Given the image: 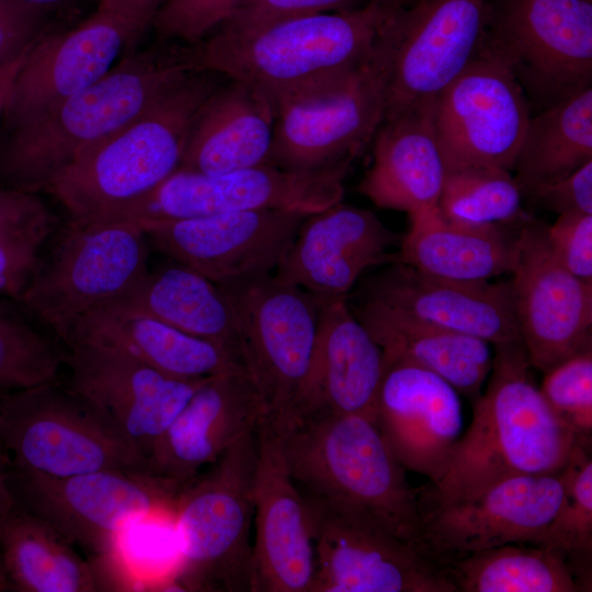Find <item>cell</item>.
<instances>
[{
  "mask_svg": "<svg viewBox=\"0 0 592 592\" xmlns=\"http://www.w3.org/2000/svg\"><path fill=\"white\" fill-rule=\"evenodd\" d=\"M435 103L386 116L378 127L373 163L358 187L376 206L409 217L439 207L446 170L435 133Z\"/></svg>",
  "mask_w": 592,
  "mask_h": 592,
  "instance_id": "cell-29",
  "label": "cell"
},
{
  "mask_svg": "<svg viewBox=\"0 0 592 592\" xmlns=\"http://www.w3.org/2000/svg\"><path fill=\"white\" fill-rule=\"evenodd\" d=\"M276 431L291 476L303 491L363 509L425 551L419 493L374 418L329 415Z\"/></svg>",
  "mask_w": 592,
  "mask_h": 592,
  "instance_id": "cell-5",
  "label": "cell"
},
{
  "mask_svg": "<svg viewBox=\"0 0 592 592\" xmlns=\"http://www.w3.org/2000/svg\"><path fill=\"white\" fill-rule=\"evenodd\" d=\"M592 160V87L531 116L513 170L522 193Z\"/></svg>",
  "mask_w": 592,
  "mask_h": 592,
  "instance_id": "cell-35",
  "label": "cell"
},
{
  "mask_svg": "<svg viewBox=\"0 0 592 592\" xmlns=\"http://www.w3.org/2000/svg\"><path fill=\"white\" fill-rule=\"evenodd\" d=\"M11 455L0 439V530L16 501L10 486Z\"/></svg>",
  "mask_w": 592,
  "mask_h": 592,
  "instance_id": "cell-48",
  "label": "cell"
},
{
  "mask_svg": "<svg viewBox=\"0 0 592 592\" xmlns=\"http://www.w3.org/2000/svg\"><path fill=\"white\" fill-rule=\"evenodd\" d=\"M129 33L113 13L98 9L62 32H47L20 65L1 118L0 129L34 121L49 109L91 86L129 53Z\"/></svg>",
  "mask_w": 592,
  "mask_h": 592,
  "instance_id": "cell-21",
  "label": "cell"
},
{
  "mask_svg": "<svg viewBox=\"0 0 592 592\" xmlns=\"http://www.w3.org/2000/svg\"><path fill=\"white\" fill-rule=\"evenodd\" d=\"M522 194L510 170L469 167L446 171L439 209L446 218L459 221L512 224L526 215L522 210Z\"/></svg>",
  "mask_w": 592,
  "mask_h": 592,
  "instance_id": "cell-40",
  "label": "cell"
},
{
  "mask_svg": "<svg viewBox=\"0 0 592 592\" xmlns=\"http://www.w3.org/2000/svg\"><path fill=\"white\" fill-rule=\"evenodd\" d=\"M189 72L178 43L157 42L124 55L100 80L39 117L0 129V185L46 194L84 150L129 123Z\"/></svg>",
  "mask_w": 592,
  "mask_h": 592,
  "instance_id": "cell-2",
  "label": "cell"
},
{
  "mask_svg": "<svg viewBox=\"0 0 592 592\" xmlns=\"http://www.w3.org/2000/svg\"><path fill=\"white\" fill-rule=\"evenodd\" d=\"M457 592H582L563 554L546 546L512 543L444 565Z\"/></svg>",
  "mask_w": 592,
  "mask_h": 592,
  "instance_id": "cell-36",
  "label": "cell"
},
{
  "mask_svg": "<svg viewBox=\"0 0 592 592\" xmlns=\"http://www.w3.org/2000/svg\"><path fill=\"white\" fill-rule=\"evenodd\" d=\"M301 493L315 549L312 592H457L442 565L369 512Z\"/></svg>",
  "mask_w": 592,
  "mask_h": 592,
  "instance_id": "cell-11",
  "label": "cell"
},
{
  "mask_svg": "<svg viewBox=\"0 0 592 592\" xmlns=\"http://www.w3.org/2000/svg\"><path fill=\"white\" fill-rule=\"evenodd\" d=\"M41 517L18 503L0 530V553L12 591L95 592L91 562Z\"/></svg>",
  "mask_w": 592,
  "mask_h": 592,
  "instance_id": "cell-34",
  "label": "cell"
},
{
  "mask_svg": "<svg viewBox=\"0 0 592 592\" xmlns=\"http://www.w3.org/2000/svg\"><path fill=\"white\" fill-rule=\"evenodd\" d=\"M546 235L559 261L577 277L592 284V214L558 215Z\"/></svg>",
  "mask_w": 592,
  "mask_h": 592,
  "instance_id": "cell-44",
  "label": "cell"
},
{
  "mask_svg": "<svg viewBox=\"0 0 592 592\" xmlns=\"http://www.w3.org/2000/svg\"><path fill=\"white\" fill-rule=\"evenodd\" d=\"M530 102L509 65L483 45L435 103L437 145L446 171L492 166L512 171Z\"/></svg>",
  "mask_w": 592,
  "mask_h": 592,
  "instance_id": "cell-15",
  "label": "cell"
},
{
  "mask_svg": "<svg viewBox=\"0 0 592 592\" xmlns=\"http://www.w3.org/2000/svg\"><path fill=\"white\" fill-rule=\"evenodd\" d=\"M384 369L383 350L353 315L348 296L322 299L309 365L286 425L329 415L375 419Z\"/></svg>",
  "mask_w": 592,
  "mask_h": 592,
  "instance_id": "cell-25",
  "label": "cell"
},
{
  "mask_svg": "<svg viewBox=\"0 0 592 592\" xmlns=\"http://www.w3.org/2000/svg\"><path fill=\"white\" fill-rule=\"evenodd\" d=\"M49 242L18 300L50 331L126 297L149 271V241L135 220L68 218Z\"/></svg>",
  "mask_w": 592,
  "mask_h": 592,
  "instance_id": "cell-7",
  "label": "cell"
},
{
  "mask_svg": "<svg viewBox=\"0 0 592 592\" xmlns=\"http://www.w3.org/2000/svg\"><path fill=\"white\" fill-rule=\"evenodd\" d=\"M385 110L378 44L368 62L300 92L278 109L265 163L291 171L351 164L374 138Z\"/></svg>",
  "mask_w": 592,
  "mask_h": 592,
  "instance_id": "cell-13",
  "label": "cell"
},
{
  "mask_svg": "<svg viewBox=\"0 0 592 592\" xmlns=\"http://www.w3.org/2000/svg\"><path fill=\"white\" fill-rule=\"evenodd\" d=\"M356 296L479 338L492 346L521 341L511 281L448 280L395 261L365 280Z\"/></svg>",
  "mask_w": 592,
  "mask_h": 592,
  "instance_id": "cell-26",
  "label": "cell"
},
{
  "mask_svg": "<svg viewBox=\"0 0 592 592\" xmlns=\"http://www.w3.org/2000/svg\"><path fill=\"white\" fill-rule=\"evenodd\" d=\"M410 218L397 261L423 273L455 281L481 282L512 274L516 234L503 225L446 218L437 208Z\"/></svg>",
  "mask_w": 592,
  "mask_h": 592,
  "instance_id": "cell-32",
  "label": "cell"
},
{
  "mask_svg": "<svg viewBox=\"0 0 592 592\" xmlns=\"http://www.w3.org/2000/svg\"><path fill=\"white\" fill-rule=\"evenodd\" d=\"M264 420L263 405L244 369L207 377L153 447L149 469L184 483Z\"/></svg>",
  "mask_w": 592,
  "mask_h": 592,
  "instance_id": "cell-27",
  "label": "cell"
},
{
  "mask_svg": "<svg viewBox=\"0 0 592 592\" xmlns=\"http://www.w3.org/2000/svg\"><path fill=\"white\" fill-rule=\"evenodd\" d=\"M166 0H99L98 9L119 18L129 33V53L137 46Z\"/></svg>",
  "mask_w": 592,
  "mask_h": 592,
  "instance_id": "cell-47",
  "label": "cell"
},
{
  "mask_svg": "<svg viewBox=\"0 0 592 592\" xmlns=\"http://www.w3.org/2000/svg\"><path fill=\"white\" fill-rule=\"evenodd\" d=\"M563 497L560 473L505 479L448 503L420 499V537L440 565L512 543L540 545Z\"/></svg>",
  "mask_w": 592,
  "mask_h": 592,
  "instance_id": "cell-18",
  "label": "cell"
},
{
  "mask_svg": "<svg viewBox=\"0 0 592 592\" xmlns=\"http://www.w3.org/2000/svg\"><path fill=\"white\" fill-rule=\"evenodd\" d=\"M257 460L258 429L181 486L172 515L181 590L251 592Z\"/></svg>",
  "mask_w": 592,
  "mask_h": 592,
  "instance_id": "cell-6",
  "label": "cell"
},
{
  "mask_svg": "<svg viewBox=\"0 0 592 592\" xmlns=\"http://www.w3.org/2000/svg\"><path fill=\"white\" fill-rule=\"evenodd\" d=\"M308 216L260 209L138 224L159 252L223 286L273 273Z\"/></svg>",
  "mask_w": 592,
  "mask_h": 592,
  "instance_id": "cell-20",
  "label": "cell"
},
{
  "mask_svg": "<svg viewBox=\"0 0 592 592\" xmlns=\"http://www.w3.org/2000/svg\"><path fill=\"white\" fill-rule=\"evenodd\" d=\"M49 14L13 0H0V68L23 55L48 32Z\"/></svg>",
  "mask_w": 592,
  "mask_h": 592,
  "instance_id": "cell-45",
  "label": "cell"
},
{
  "mask_svg": "<svg viewBox=\"0 0 592 592\" xmlns=\"http://www.w3.org/2000/svg\"><path fill=\"white\" fill-rule=\"evenodd\" d=\"M375 420L406 470L435 486L463 432L458 391L417 363L385 358Z\"/></svg>",
  "mask_w": 592,
  "mask_h": 592,
  "instance_id": "cell-23",
  "label": "cell"
},
{
  "mask_svg": "<svg viewBox=\"0 0 592 592\" xmlns=\"http://www.w3.org/2000/svg\"><path fill=\"white\" fill-rule=\"evenodd\" d=\"M394 8L373 0L357 10L292 19L249 34L215 30L183 45L184 59L192 72L244 82L275 116L293 96L368 62Z\"/></svg>",
  "mask_w": 592,
  "mask_h": 592,
  "instance_id": "cell-3",
  "label": "cell"
},
{
  "mask_svg": "<svg viewBox=\"0 0 592 592\" xmlns=\"http://www.w3.org/2000/svg\"><path fill=\"white\" fill-rule=\"evenodd\" d=\"M350 166L291 171L263 163L215 174L178 169L121 219L147 223L260 209L310 215L342 202Z\"/></svg>",
  "mask_w": 592,
  "mask_h": 592,
  "instance_id": "cell-16",
  "label": "cell"
},
{
  "mask_svg": "<svg viewBox=\"0 0 592 592\" xmlns=\"http://www.w3.org/2000/svg\"><path fill=\"white\" fill-rule=\"evenodd\" d=\"M522 341L493 346L488 385L454 446L443 477L420 499L448 503L475 498L517 476L557 475L580 439L550 408L532 379Z\"/></svg>",
  "mask_w": 592,
  "mask_h": 592,
  "instance_id": "cell-1",
  "label": "cell"
},
{
  "mask_svg": "<svg viewBox=\"0 0 592 592\" xmlns=\"http://www.w3.org/2000/svg\"><path fill=\"white\" fill-rule=\"evenodd\" d=\"M482 44L543 111L592 87V0H487Z\"/></svg>",
  "mask_w": 592,
  "mask_h": 592,
  "instance_id": "cell-12",
  "label": "cell"
},
{
  "mask_svg": "<svg viewBox=\"0 0 592 592\" xmlns=\"http://www.w3.org/2000/svg\"><path fill=\"white\" fill-rule=\"evenodd\" d=\"M554 412L583 440L592 436V349L545 372L539 388Z\"/></svg>",
  "mask_w": 592,
  "mask_h": 592,
  "instance_id": "cell-41",
  "label": "cell"
},
{
  "mask_svg": "<svg viewBox=\"0 0 592 592\" xmlns=\"http://www.w3.org/2000/svg\"><path fill=\"white\" fill-rule=\"evenodd\" d=\"M11 590L10 582L8 580L7 571L4 568L3 559L0 553V592Z\"/></svg>",
  "mask_w": 592,
  "mask_h": 592,
  "instance_id": "cell-51",
  "label": "cell"
},
{
  "mask_svg": "<svg viewBox=\"0 0 592 592\" xmlns=\"http://www.w3.org/2000/svg\"><path fill=\"white\" fill-rule=\"evenodd\" d=\"M32 47V46H31ZM21 55L19 58L9 62L8 65L0 68V118L9 96L10 90L12 88L16 71L22 64L26 53Z\"/></svg>",
  "mask_w": 592,
  "mask_h": 592,
  "instance_id": "cell-49",
  "label": "cell"
},
{
  "mask_svg": "<svg viewBox=\"0 0 592 592\" xmlns=\"http://www.w3.org/2000/svg\"><path fill=\"white\" fill-rule=\"evenodd\" d=\"M373 0H248L216 30L249 34L283 21L361 9Z\"/></svg>",
  "mask_w": 592,
  "mask_h": 592,
  "instance_id": "cell-43",
  "label": "cell"
},
{
  "mask_svg": "<svg viewBox=\"0 0 592 592\" xmlns=\"http://www.w3.org/2000/svg\"><path fill=\"white\" fill-rule=\"evenodd\" d=\"M251 592H312L315 549L303 493L278 432L258 428Z\"/></svg>",
  "mask_w": 592,
  "mask_h": 592,
  "instance_id": "cell-22",
  "label": "cell"
},
{
  "mask_svg": "<svg viewBox=\"0 0 592 592\" xmlns=\"http://www.w3.org/2000/svg\"><path fill=\"white\" fill-rule=\"evenodd\" d=\"M378 1L392 5V7H400V5L407 4L408 2L412 0H378Z\"/></svg>",
  "mask_w": 592,
  "mask_h": 592,
  "instance_id": "cell-52",
  "label": "cell"
},
{
  "mask_svg": "<svg viewBox=\"0 0 592 592\" xmlns=\"http://www.w3.org/2000/svg\"><path fill=\"white\" fill-rule=\"evenodd\" d=\"M220 287L232 310L240 363L265 420L281 430L309 365L322 299L273 273Z\"/></svg>",
  "mask_w": 592,
  "mask_h": 592,
  "instance_id": "cell-10",
  "label": "cell"
},
{
  "mask_svg": "<svg viewBox=\"0 0 592 592\" xmlns=\"http://www.w3.org/2000/svg\"><path fill=\"white\" fill-rule=\"evenodd\" d=\"M525 192L557 215L592 214V160L566 177Z\"/></svg>",
  "mask_w": 592,
  "mask_h": 592,
  "instance_id": "cell-46",
  "label": "cell"
},
{
  "mask_svg": "<svg viewBox=\"0 0 592 592\" xmlns=\"http://www.w3.org/2000/svg\"><path fill=\"white\" fill-rule=\"evenodd\" d=\"M248 0H166L151 26L159 43L193 45L223 24Z\"/></svg>",
  "mask_w": 592,
  "mask_h": 592,
  "instance_id": "cell-42",
  "label": "cell"
},
{
  "mask_svg": "<svg viewBox=\"0 0 592 592\" xmlns=\"http://www.w3.org/2000/svg\"><path fill=\"white\" fill-rule=\"evenodd\" d=\"M220 78L184 75L134 119L84 150L46 194L71 219H121L179 169L194 118Z\"/></svg>",
  "mask_w": 592,
  "mask_h": 592,
  "instance_id": "cell-4",
  "label": "cell"
},
{
  "mask_svg": "<svg viewBox=\"0 0 592 592\" xmlns=\"http://www.w3.org/2000/svg\"><path fill=\"white\" fill-rule=\"evenodd\" d=\"M486 3L412 0L390 11L379 41L385 117L435 102L466 68L482 42Z\"/></svg>",
  "mask_w": 592,
  "mask_h": 592,
  "instance_id": "cell-14",
  "label": "cell"
},
{
  "mask_svg": "<svg viewBox=\"0 0 592 592\" xmlns=\"http://www.w3.org/2000/svg\"><path fill=\"white\" fill-rule=\"evenodd\" d=\"M274 119L271 105L251 87L221 82L194 118L179 169L215 174L265 163Z\"/></svg>",
  "mask_w": 592,
  "mask_h": 592,
  "instance_id": "cell-31",
  "label": "cell"
},
{
  "mask_svg": "<svg viewBox=\"0 0 592 592\" xmlns=\"http://www.w3.org/2000/svg\"><path fill=\"white\" fill-rule=\"evenodd\" d=\"M591 441H580L560 477L562 501L539 546L565 555L584 591H591L592 565V459Z\"/></svg>",
  "mask_w": 592,
  "mask_h": 592,
  "instance_id": "cell-39",
  "label": "cell"
},
{
  "mask_svg": "<svg viewBox=\"0 0 592 592\" xmlns=\"http://www.w3.org/2000/svg\"><path fill=\"white\" fill-rule=\"evenodd\" d=\"M397 241L372 210L339 202L305 219L273 274L321 299L348 296L366 270L397 261Z\"/></svg>",
  "mask_w": 592,
  "mask_h": 592,
  "instance_id": "cell-24",
  "label": "cell"
},
{
  "mask_svg": "<svg viewBox=\"0 0 592 592\" xmlns=\"http://www.w3.org/2000/svg\"><path fill=\"white\" fill-rule=\"evenodd\" d=\"M52 331L62 344L101 343L178 378H205L243 369L228 349L183 332L121 300L92 309Z\"/></svg>",
  "mask_w": 592,
  "mask_h": 592,
  "instance_id": "cell-28",
  "label": "cell"
},
{
  "mask_svg": "<svg viewBox=\"0 0 592 592\" xmlns=\"http://www.w3.org/2000/svg\"><path fill=\"white\" fill-rule=\"evenodd\" d=\"M119 300L183 332L217 343L239 358L234 315L224 291L181 263L173 261L149 270L138 286Z\"/></svg>",
  "mask_w": 592,
  "mask_h": 592,
  "instance_id": "cell-33",
  "label": "cell"
},
{
  "mask_svg": "<svg viewBox=\"0 0 592 592\" xmlns=\"http://www.w3.org/2000/svg\"><path fill=\"white\" fill-rule=\"evenodd\" d=\"M517 226L511 285L519 331L530 365L545 373L592 349V284L559 261L546 225L525 215Z\"/></svg>",
  "mask_w": 592,
  "mask_h": 592,
  "instance_id": "cell-17",
  "label": "cell"
},
{
  "mask_svg": "<svg viewBox=\"0 0 592 592\" xmlns=\"http://www.w3.org/2000/svg\"><path fill=\"white\" fill-rule=\"evenodd\" d=\"M21 4L41 10L47 14L59 12L73 7L78 0H13Z\"/></svg>",
  "mask_w": 592,
  "mask_h": 592,
  "instance_id": "cell-50",
  "label": "cell"
},
{
  "mask_svg": "<svg viewBox=\"0 0 592 592\" xmlns=\"http://www.w3.org/2000/svg\"><path fill=\"white\" fill-rule=\"evenodd\" d=\"M0 439L13 467L41 475L151 471L117 428L60 379L1 397Z\"/></svg>",
  "mask_w": 592,
  "mask_h": 592,
  "instance_id": "cell-8",
  "label": "cell"
},
{
  "mask_svg": "<svg viewBox=\"0 0 592 592\" xmlns=\"http://www.w3.org/2000/svg\"><path fill=\"white\" fill-rule=\"evenodd\" d=\"M62 345L67 387L104 414L147 463L173 419L207 378L173 377L96 342Z\"/></svg>",
  "mask_w": 592,
  "mask_h": 592,
  "instance_id": "cell-19",
  "label": "cell"
},
{
  "mask_svg": "<svg viewBox=\"0 0 592 592\" xmlns=\"http://www.w3.org/2000/svg\"><path fill=\"white\" fill-rule=\"evenodd\" d=\"M182 485L152 471L137 470L106 469L53 477L12 466L10 474L19 505L96 557L113 550L132 524L172 522Z\"/></svg>",
  "mask_w": 592,
  "mask_h": 592,
  "instance_id": "cell-9",
  "label": "cell"
},
{
  "mask_svg": "<svg viewBox=\"0 0 592 592\" xmlns=\"http://www.w3.org/2000/svg\"><path fill=\"white\" fill-rule=\"evenodd\" d=\"M59 225L42 194L0 185V297H21Z\"/></svg>",
  "mask_w": 592,
  "mask_h": 592,
  "instance_id": "cell-37",
  "label": "cell"
},
{
  "mask_svg": "<svg viewBox=\"0 0 592 592\" xmlns=\"http://www.w3.org/2000/svg\"><path fill=\"white\" fill-rule=\"evenodd\" d=\"M348 303L385 358L417 363L443 377L473 402L480 396L493 362L490 343L374 299L356 296L354 303Z\"/></svg>",
  "mask_w": 592,
  "mask_h": 592,
  "instance_id": "cell-30",
  "label": "cell"
},
{
  "mask_svg": "<svg viewBox=\"0 0 592 592\" xmlns=\"http://www.w3.org/2000/svg\"><path fill=\"white\" fill-rule=\"evenodd\" d=\"M14 298L0 297V398L59 379L65 348Z\"/></svg>",
  "mask_w": 592,
  "mask_h": 592,
  "instance_id": "cell-38",
  "label": "cell"
}]
</instances>
